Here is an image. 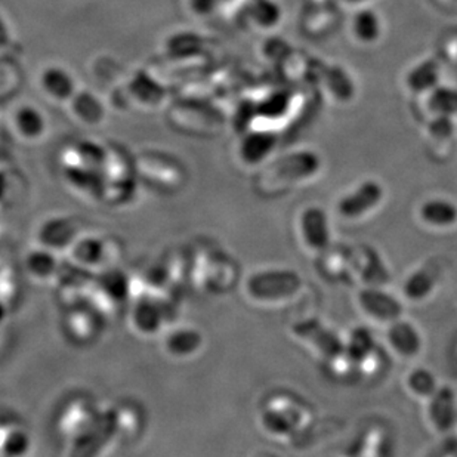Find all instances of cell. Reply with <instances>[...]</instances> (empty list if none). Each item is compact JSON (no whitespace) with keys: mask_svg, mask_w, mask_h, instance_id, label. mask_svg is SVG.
<instances>
[{"mask_svg":"<svg viewBox=\"0 0 457 457\" xmlns=\"http://www.w3.org/2000/svg\"><path fill=\"white\" fill-rule=\"evenodd\" d=\"M456 134V120L445 119V117H434L428 119L427 137L429 141L440 145H447L453 141Z\"/></svg>","mask_w":457,"mask_h":457,"instance_id":"f35d334b","label":"cell"},{"mask_svg":"<svg viewBox=\"0 0 457 457\" xmlns=\"http://www.w3.org/2000/svg\"><path fill=\"white\" fill-rule=\"evenodd\" d=\"M441 78H443V69H441L440 61L432 56H427L410 65L409 70L404 73V87L410 94L422 98L428 92L440 87Z\"/></svg>","mask_w":457,"mask_h":457,"instance_id":"44dd1931","label":"cell"},{"mask_svg":"<svg viewBox=\"0 0 457 457\" xmlns=\"http://www.w3.org/2000/svg\"><path fill=\"white\" fill-rule=\"evenodd\" d=\"M26 271L31 280L37 283H52L61 271V263L54 252L45 247L36 246L26 254Z\"/></svg>","mask_w":457,"mask_h":457,"instance_id":"f1b7e54d","label":"cell"},{"mask_svg":"<svg viewBox=\"0 0 457 457\" xmlns=\"http://www.w3.org/2000/svg\"><path fill=\"white\" fill-rule=\"evenodd\" d=\"M67 254L71 265L94 274L116 268L120 261L121 247L116 238L105 234L82 233Z\"/></svg>","mask_w":457,"mask_h":457,"instance_id":"5b68a950","label":"cell"},{"mask_svg":"<svg viewBox=\"0 0 457 457\" xmlns=\"http://www.w3.org/2000/svg\"><path fill=\"white\" fill-rule=\"evenodd\" d=\"M292 335L314 348L324 360L344 350V339L333 328L317 319L299 320L292 326Z\"/></svg>","mask_w":457,"mask_h":457,"instance_id":"30bf717a","label":"cell"},{"mask_svg":"<svg viewBox=\"0 0 457 457\" xmlns=\"http://www.w3.org/2000/svg\"><path fill=\"white\" fill-rule=\"evenodd\" d=\"M258 422L268 436L289 441L303 436L312 427L314 413L301 398L292 394L276 393L262 403Z\"/></svg>","mask_w":457,"mask_h":457,"instance_id":"6da1fadb","label":"cell"},{"mask_svg":"<svg viewBox=\"0 0 457 457\" xmlns=\"http://www.w3.org/2000/svg\"><path fill=\"white\" fill-rule=\"evenodd\" d=\"M54 283L58 289L61 303L74 308L87 305L96 280L92 277V272L85 271L82 268L74 267L70 263V268H61L60 274Z\"/></svg>","mask_w":457,"mask_h":457,"instance_id":"7c38bea8","label":"cell"},{"mask_svg":"<svg viewBox=\"0 0 457 457\" xmlns=\"http://www.w3.org/2000/svg\"><path fill=\"white\" fill-rule=\"evenodd\" d=\"M251 15L252 20L259 29L272 30L274 27L278 26L283 11L274 0H258L252 6Z\"/></svg>","mask_w":457,"mask_h":457,"instance_id":"74e56055","label":"cell"},{"mask_svg":"<svg viewBox=\"0 0 457 457\" xmlns=\"http://www.w3.org/2000/svg\"><path fill=\"white\" fill-rule=\"evenodd\" d=\"M12 129L18 138L27 143H36L48 134V117L33 104H21L13 110L11 117Z\"/></svg>","mask_w":457,"mask_h":457,"instance_id":"7402d4cb","label":"cell"},{"mask_svg":"<svg viewBox=\"0 0 457 457\" xmlns=\"http://www.w3.org/2000/svg\"><path fill=\"white\" fill-rule=\"evenodd\" d=\"M204 333L188 324L169 326L162 335V348L164 354L177 361H187L195 358L204 350Z\"/></svg>","mask_w":457,"mask_h":457,"instance_id":"4fadbf2b","label":"cell"},{"mask_svg":"<svg viewBox=\"0 0 457 457\" xmlns=\"http://www.w3.org/2000/svg\"><path fill=\"white\" fill-rule=\"evenodd\" d=\"M251 457H280L277 454L271 453V452H256L253 456Z\"/></svg>","mask_w":457,"mask_h":457,"instance_id":"bcb514c9","label":"cell"},{"mask_svg":"<svg viewBox=\"0 0 457 457\" xmlns=\"http://www.w3.org/2000/svg\"><path fill=\"white\" fill-rule=\"evenodd\" d=\"M30 432L18 423H8L0 427V454L4 457H26L30 453Z\"/></svg>","mask_w":457,"mask_h":457,"instance_id":"4dcf8cb0","label":"cell"},{"mask_svg":"<svg viewBox=\"0 0 457 457\" xmlns=\"http://www.w3.org/2000/svg\"><path fill=\"white\" fill-rule=\"evenodd\" d=\"M350 31L353 39L364 46L376 45L384 36V20L380 13L370 6L355 9L351 18Z\"/></svg>","mask_w":457,"mask_h":457,"instance_id":"d4e9b609","label":"cell"},{"mask_svg":"<svg viewBox=\"0 0 457 457\" xmlns=\"http://www.w3.org/2000/svg\"><path fill=\"white\" fill-rule=\"evenodd\" d=\"M386 341L394 353H397L403 358H414L420 354L423 348L420 332L414 324L403 319L388 324Z\"/></svg>","mask_w":457,"mask_h":457,"instance_id":"484cf974","label":"cell"},{"mask_svg":"<svg viewBox=\"0 0 457 457\" xmlns=\"http://www.w3.org/2000/svg\"><path fill=\"white\" fill-rule=\"evenodd\" d=\"M11 37H12L11 26H9V22L6 21V18L0 13V48L8 46L9 42H11Z\"/></svg>","mask_w":457,"mask_h":457,"instance_id":"7bdbcfd3","label":"cell"},{"mask_svg":"<svg viewBox=\"0 0 457 457\" xmlns=\"http://www.w3.org/2000/svg\"><path fill=\"white\" fill-rule=\"evenodd\" d=\"M303 289V277L289 268L252 272L245 281V294L259 305H280L296 298Z\"/></svg>","mask_w":457,"mask_h":457,"instance_id":"277c9868","label":"cell"},{"mask_svg":"<svg viewBox=\"0 0 457 457\" xmlns=\"http://www.w3.org/2000/svg\"><path fill=\"white\" fill-rule=\"evenodd\" d=\"M406 386L411 395L427 402L436 393V389L440 388L436 375L423 367L410 371L407 375Z\"/></svg>","mask_w":457,"mask_h":457,"instance_id":"8d00e7d4","label":"cell"},{"mask_svg":"<svg viewBox=\"0 0 457 457\" xmlns=\"http://www.w3.org/2000/svg\"><path fill=\"white\" fill-rule=\"evenodd\" d=\"M103 407L98 406L92 398H71L61 411L56 420V431L65 440L73 441L89 431L100 418Z\"/></svg>","mask_w":457,"mask_h":457,"instance_id":"52a82bcc","label":"cell"},{"mask_svg":"<svg viewBox=\"0 0 457 457\" xmlns=\"http://www.w3.org/2000/svg\"><path fill=\"white\" fill-rule=\"evenodd\" d=\"M80 234L82 231L71 218L55 216L52 220L42 222L37 228L36 237H37V246L45 247L56 253V252H69L70 247Z\"/></svg>","mask_w":457,"mask_h":457,"instance_id":"ac0fdd59","label":"cell"},{"mask_svg":"<svg viewBox=\"0 0 457 457\" xmlns=\"http://www.w3.org/2000/svg\"><path fill=\"white\" fill-rule=\"evenodd\" d=\"M292 104H294V96L289 92L272 91L259 103L256 112L268 120H278L290 112Z\"/></svg>","mask_w":457,"mask_h":457,"instance_id":"e575fe53","label":"cell"},{"mask_svg":"<svg viewBox=\"0 0 457 457\" xmlns=\"http://www.w3.org/2000/svg\"><path fill=\"white\" fill-rule=\"evenodd\" d=\"M342 4L346 6H353L354 9L362 8V6H369L371 0H341Z\"/></svg>","mask_w":457,"mask_h":457,"instance_id":"f6af8a7d","label":"cell"},{"mask_svg":"<svg viewBox=\"0 0 457 457\" xmlns=\"http://www.w3.org/2000/svg\"><path fill=\"white\" fill-rule=\"evenodd\" d=\"M441 52L445 61L457 70V30L450 31L449 35L445 36V44L441 45Z\"/></svg>","mask_w":457,"mask_h":457,"instance_id":"b9f144b4","label":"cell"},{"mask_svg":"<svg viewBox=\"0 0 457 457\" xmlns=\"http://www.w3.org/2000/svg\"><path fill=\"white\" fill-rule=\"evenodd\" d=\"M299 233L303 245L320 254L332 245V228L323 207L308 206L299 213Z\"/></svg>","mask_w":457,"mask_h":457,"instance_id":"5bb4252c","label":"cell"},{"mask_svg":"<svg viewBox=\"0 0 457 457\" xmlns=\"http://www.w3.org/2000/svg\"><path fill=\"white\" fill-rule=\"evenodd\" d=\"M420 100H423V112L428 119L445 117L457 120V87L440 85Z\"/></svg>","mask_w":457,"mask_h":457,"instance_id":"f546056e","label":"cell"},{"mask_svg":"<svg viewBox=\"0 0 457 457\" xmlns=\"http://www.w3.org/2000/svg\"><path fill=\"white\" fill-rule=\"evenodd\" d=\"M116 409L117 423H119V431H120L121 440H130L138 436L143 431L144 418L143 411L139 407L130 403H123Z\"/></svg>","mask_w":457,"mask_h":457,"instance_id":"836d02e7","label":"cell"},{"mask_svg":"<svg viewBox=\"0 0 457 457\" xmlns=\"http://www.w3.org/2000/svg\"><path fill=\"white\" fill-rule=\"evenodd\" d=\"M440 278V263L436 261H428L407 277L403 285V294L411 303H423L436 292Z\"/></svg>","mask_w":457,"mask_h":457,"instance_id":"603a6c76","label":"cell"},{"mask_svg":"<svg viewBox=\"0 0 457 457\" xmlns=\"http://www.w3.org/2000/svg\"><path fill=\"white\" fill-rule=\"evenodd\" d=\"M385 188L378 179L369 178L337 200V215L346 220H361L384 202Z\"/></svg>","mask_w":457,"mask_h":457,"instance_id":"ba28073f","label":"cell"},{"mask_svg":"<svg viewBox=\"0 0 457 457\" xmlns=\"http://www.w3.org/2000/svg\"><path fill=\"white\" fill-rule=\"evenodd\" d=\"M389 452L388 431L384 427L375 425L358 438L354 447V457H386Z\"/></svg>","mask_w":457,"mask_h":457,"instance_id":"d6a6232c","label":"cell"},{"mask_svg":"<svg viewBox=\"0 0 457 457\" xmlns=\"http://www.w3.org/2000/svg\"><path fill=\"white\" fill-rule=\"evenodd\" d=\"M320 79L328 96L337 103H350L354 98L357 92L355 80L345 67L337 64L321 67Z\"/></svg>","mask_w":457,"mask_h":457,"instance_id":"83f0119b","label":"cell"},{"mask_svg":"<svg viewBox=\"0 0 457 457\" xmlns=\"http://www.w3.org/2000/svg\"><path fill=\"white\" fill-rule=\"evenodd\" d=\"M344 342H345L344 346H345L346 353L354 360L355 366L378 348L375 337L364 328H353Z\"/></svg>","mask_w":457,"mask_h":457,"instance_id":"d590c367","label":"cell"},{"mask_svg":"<svg viewBox=\"0 0 457 457\" xmlns=\"http://www.w3.org/2000/svg\"><path fill=\"white\" fill-rule=\"evenodd\" d=\"M103 332V317L92 306L70 308L65 317V333L78 345H91Z\"/></svg>","mask_w":457,"mask_h":457,"instance_id":"2e32d148","label":"cell"},{"mask_svg":"<svg viewBox=\"0 0 457 457\" xmlns=\"http://www.w3.org/2000/svg\"><path fill=\"white\" fill-rule=\"evenodd\" d=\"M447 457H457L456 454H450V456Z\"/></svg>","mask_w":457,"mask_h":457,"instance_id":"7dc6e473","label":"cell"},{"mask_svg":"<svg viewBox=\"0 0 457 457\" xmlns=\"http://www.w3.org/2000/svg\"><path fill=\"white\" fill-rule=\"evenodd\" d=\"M204 4H209L212 9L215 8V0H190L191 11L197 15H206Z\"/></svg>","mask_w":457,"mask_h":457,"instance_id":"ee69618b","label":"cell"},{"mask_svg":"<svg viewBox=\"0 0 457 457\" xmlns=\"http://www.w3.org/2000/svg\"><path fill=\"white\" fill-rule=\"evenodd\" d=\"M70 108L73 112L74 119L83 125L96 126L103 123L105 119V107L98 96L91 92L79 91L70 101Z\"/></svg>","mask_w":457,"mask_h":457,"instance_id":"1f68e13d","label":"cell"},{"mask_svg":"<svg viewBox=\"0 0 457 457\" xmlns=\"http://www.w3.org/2000/svg\"><path fill=\"white\" fill-rule=\"evenodd\" d=\"M129 324L138 337H162L164 330L169 328V312L170 306L144 298L130 303Z\"/></svg>","mask_w":457,"mask_h":457,"instance_id":"9c48e42d","label":"cell"},{"mask_svg":"<svg viewBox=\"0 0 457 457\" xmlns=\"http://www.w3.org/2000/svg\"><path fill=\"white\" fill-rule=\"evenodd\" d=\"M357 299L362 312L379 323H393L403 317V303L379 287H364L358 292Z\"/></svg>","mask_w":457,"mask_h":457,"instance_id":"e0dca14e","label":"cell"},{"mask_svg":"<svg viewBox=\"0 0 457 457\" xmlns=\"http://www.w3.org/2000/svg\"><path fill=\"white\" fill-rule=\"evenodd\" d=\"M428 422L440 434L449 432L456 422V394L450 386H441L428 400Z\"/></svg>","mask_w":457,"mask_h":457,"instance_id":"cb8c5ba5","label":"cell"},{"mask_svg":"<svg viewBox=\"0 0 457 457\" xmlns=\"http://www.w3.org/2000/svg\"><path fill=\"white\" fill-rule=\"evenodd\" d=\"M321 170V159L312 150H298L286 154L268 166L259 179L263 195H280L310 181Z\"/></svg>","mask_w":457,"mask_h":457,"instance_id":"3957f363","label":"cell"},{"mask_svg":"<svg viewBox=\"0 0 457 457\" xmlns=\"http://www.w3.org/2000/svg\"><path fill=\"white\" fill-rule=\"evenodd\" d=\"M353 249L330 245L317 259V271L328 283H353Z\"/></svg>","mask_w":457,"mask_h":457,"instance_id":"d6986e66","label":"cell"},{"mask_svg":"<svg viewBox=\"0 0 457 457\" xmlns=\"http://www.w3.org/2000/svg\"><path fill=\"white\" fill-rule=\"evenodd\" d=\"M326 361H328V369L333 378L346 379V378L357 375V366H355L354 360L346 353L345 346H344V350L328 358Z\"/></svg>","mask_w":457,"mask_h":457,"instance_id":"ab89813d","label":"cell"},{"mask_svg":"<svg viewBox=\"0 0 457 457\" xmlns=\"http://www.w3.org/2000/svg\"><path fill=\"white\" fill-rule=\"evenodd\" d=\"M237 277V263L216 247L202 246L191 254L190 283L199 292L224 295L233 289Z\"/></svg>","mask_w":457,"mask_h":457,"instance_id":"7a4b0ae2","label":"cell"},{"mask_svg":"<svg viewBox=\"0 0 457 457\" xmlns=\"http://www.w3.org/2000/svg\"><path fill=\"white\" fill-rule=\"evenodd\" d=\"M382 364H384V355H382L379 346H378L371 354L367 355L364 360L358 362L357 375L366 376V378L376 376L379 373Z\"/></svg>","mask_w":457,"mask_h":457,"instance_id":"60d3db41","label":"cell"},{"mask_svg":"<svg viewBox=\"0 0 457 457\" xmlns=\"http://www.w3.org/2000/svg\"><path fill=\"white\" fill-rule=\"evenodd\" d=\"M37 85L49 101L56 104H70L78 94V83L69 69L62 65H48L39 73Z\"/></svg>","mask_w":457,"mask_h":457,"instance_id":"ffe728a7","label":"cell"},{"mask_svg":"<svg viewBox=\"0 0 457 457\" xmlns=\"http://www.w3.org/2000/svg\"><path fill=\"white\" fill-rule=\"evenodd\" d=\"M278 145V137L271 129H251L237 145V157L247 168L268 163Z\"/></svg>","mask_w":457,"mask_h":457,"instance_id":"9a60e30c","label":"cell"},{"mask_svg":"<svg viewBox=\"0 0 457 457\" xmlns=\"http://www.w3.org/2000/svg\"><path fill=\"white\" fill-rule=\"evenodd\" d=\"M121 440L114 406L103 407L94 427L76 440L70 441L65 457H103L112 445Z\"/></svg>","mask_w":457,"mask_h":457,"instance_id":"8992f818","label":"cell"},{"mask_svg":"<svg viewBox=\"0 0 457 457\" xmlns=\"http://www.w3.org/2000/svg\"><path fill=\"white\" fill-rule=\"evenodd\" d=\"M418 216L423 224L431 228H452L457 224V204L445 197H432L420 204Z\"/></svg>","mask_w":457,"mask_h":457,"instance_id":"4316f807","label":"cell"},{"mask_svg":"<svg viewBox=\"0 0 457 457\" xmlns=\"http://www.w3.org/2000/svg\"><path fill=\"white\" fill-rule=\"evenodd\" d=\"M389 280L388 268L375 247L360 245L353 249V283L360 281L366 287L384 289Z\"/></svg>","mask_w":457,"mask_h":457,"instance_id":"8fae6325","label":"cell"},{"mask_svg":"<svg viewBox=\"0 0 457 457\" xmlns=\"http://www.w3.org/2000/svg\"><path fill=\"white\" fill-rule=\"evenodd\" d=\"M453 2H457V0H453Z\"/></svg>","mask_w":457,"mask_h":457,"instance_id":"c3c4849f","label":"cell"}]
</instances>
